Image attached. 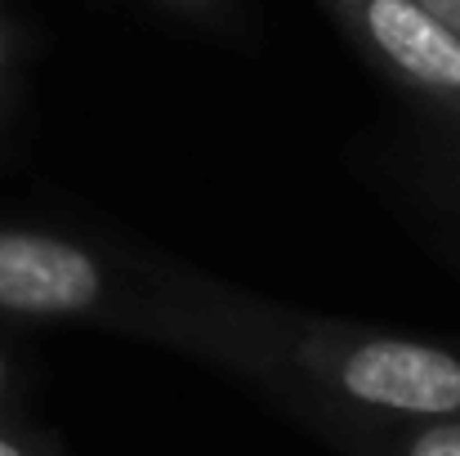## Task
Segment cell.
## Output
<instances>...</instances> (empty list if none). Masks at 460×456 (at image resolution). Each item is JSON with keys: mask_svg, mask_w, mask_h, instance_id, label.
Wrapping results in <instances>:
<instances>
[{"mask_svg": "<svg viewBox=\"0 0 460 456\" xmlns=\"http://www.w3.org/2000/svg\"><path fill=\"white\" fill-rule=\"evenodd\" d=\"M322 9L429 126L460 135V36L443 18L420 0H322Z\"/></svg>", "mask_w": 460, "mask_h": 456, "instance_id": "3957f363", "label": "cell"}, {"mask_svg": "<svg viewBox=\"0 0 460 456\" xmlns=\"http://www.w3.org/2000/svg\"><path fill=\"white\" fill-rule=\"evenodd\" d=\"M9 58H13V31H9V22H0V85L9 76Z\"/></svg>", "mask_w": 460, "mask_h": 456, "instance_id": "30bf717a", "label": "cell"}, {"mask_svg": "<svg viewBox=\"0 0 460 456\" xmlns=\"http://www.w3.org/2000/svg\"><path fill=\"white\" fill-rule=\"evenodd\" d=\"M153 344L246 380L317 434L460 416V340L291 308L170 255Z\"/></svg>", "mask_w": 460, "mask_h": 456, "instance_id": "6da1fadb", "label": "cell"}, {"mask_svg": "<svg viewBox=\"0 0 460 456\" xmlns=\"http://www.w3.org/2000/svg\"><path fill=\"white\" fill-rule=\"evenodd\" d=\"M420 4H425L434 18H443V22L460 36V0H420Z\"/></svg>", "mask_w": 460, "mask_h": 456, "instance_id": "ba28073f", "label": "cell"}, {"mask_svg": "<svg viewBox=\"0 0 460 456\" xmlns=\"http://www.w3.org/2000/svg\"><path fill=\"white\" fill-rule=\"evenodd\" d=\"M0 456H63L54 439L27 430V425H0Z\"/></svg>", "mask_w": 460, "mask_h": 456, "instance_id": "52a82bcc", "label": "cell"}, {"mask_svg": "<svg viewBox=\"0 0 460 456\" xmlns=\"http://www.w3.org/2000/svg\"><path fill=\"white\" fill-rule=\"evenodd\" d=\"M376 174L416 237L460 273V135L420 121L380 148Z\"/></svg>", "mask_w": 460, "mask_h": 456, "instance_id": "277c9868", "label": "cell"}, {"mask_svg": "<svg viewBox=\"0 0 460 456\" xmlns=\"http://www.w3.org/2000/svg\"><path fill=\"white\" fill-rule=\"evenodd\" d=\"M13 398V362H9V353L0 349V407Z\"/></svg>", "mask_w": 460, "mask_h": 456, "instance_id": "9c48e42d", "label": "cell"}, {"mask_svg": "<svg viewBox=\"0 0 460 456\" xmlns=\"http://www.w3.org/2000/svg\"><path fill=\"white\" fill-rule=\"evenodd\" d=\"M322 439L340 456H460V416L407 425H349Z\"/></svg>", "mask_w": 460, "mask_h": 456, "instance_id": "5b68a950", "label": "cell"}, {"mask_svg": "<svg viewBox=\"0 0 460 456\" xmlns=\"http://www.w3.org/2000/svg\"><path fill=\"white\" fill-rule=\"evenodd\" d=\"M161 264V251L130 242H99L40 224H0V317L103 326L153 344Z\"/></svg>", "mask_w": 460, "mask_h": 456, "instance_id": "7a4b0ae2", "label": "cell"}, {"mask_svg": "<svg viewBox=\"0 0 460 456\" xmlns=\"http://www.w3.org/2000/svg\"><path fill=\"white\" fill-rule=\"evenodd\" d=\"M153 4L179 13V18H192L201 27H228L233 22V0H153Z\"/></svg>", "mask_w": 460, "mask_h": 456, "instance_id": "8992f818", "label": "cell"}]
</instances>
